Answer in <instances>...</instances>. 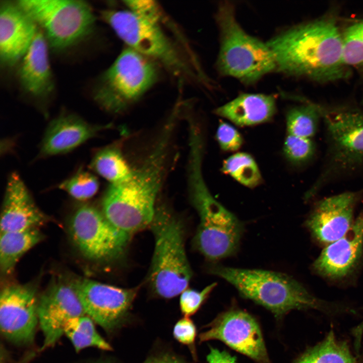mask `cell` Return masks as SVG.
I'll return each mask as SVG.
<instances>
[{
	"label": "cell",
	"instance_id": "obj_37",
	"mask_svg": "<svg viewBox=\"0 0 363 363\" xmlns=\"http://www.w3.org/2000/svg\"><path fill=\"white\" fill-rule=\"evenodd\" d=\"M146 363H184L176 357L164 354L152 357L148 359Z\"/></svg>",
	"mask_w": 363,
	"mask_h": 363
},
{
	"label": "cell",
	"instance_id": "obj_29",
	"mask_svg": "<svg viewBox=\"0 0 363 363\" xmlns=\"http://www.w3.org/2000/svg\"><path fill=\"white\" fill-rule=\"evenodd\" d=\"M342 36L344 63L363 79V20L348 26Z\"/></svg>",
	"mask_w": 363,
	"mask_h": 363
},
{
	"label": "cell",
	"instance_id": "obj_18",
	"mask_svg": "<svg viewBox=\"0 0 363 363\" xmlns=\"http://www.w3.org/2000/svg\"><path fill=\"white\" fill-rule=\"evenodd\" d=\"M363 248V213L342 237L327 245L315 261L314 270L330 279L346 276L354 268Z\"/></svg>",
	"mask_w": 363,
	"mask_h": 363
},
{
	"label": "cell",
	"instance_id": "obj_35",
	"mask_svg": "<svg viewBox=\"0 0 363 363\" xmlns=\"http://www.w3.org/2000/svg\"><path fill=\"white\" fill-rule=\"evenodd\" d=\"M207 363H236L235 358L225 351L211 348L207 356Z\"/></svg>",
	"mask_w": 363,
	"mask_h": 363
},
{
	"label": "cell",
	"instance_id": "obj_5",
	"mask_svg": "<svg viewBox=\"0 0 363 363\" xmlns=\"http://www.w3.org/2000/svg\"><path fill=\"white\" fill-rule=\"evenodd\" d=\"M216 16L220 32L216 65L221 75L248 85L277 70L274 57L267 42L244 30L236 20L232 4L222 3Z\"/></svg>",
	"mask_w": 363,
	"mask_h": 363
},
{
	"label": "cell",
	"instance_id": "obj_4",
	"mask_svg": "<svg viewBox=\"0 0 363 363\" xmlns=\"http://www.w3.org/2000/svg\"><path fill=\"white\" fill-rule=\"evenodd\" d=\"M326 150L319 174L305 195L317 196L330 184L363 171V109L322 106Z\"/></svg>",
	"mask_w": 363,
	"mask_h": 363
},
{
	"label": "cell",
	"instance_id": "obj_19",
	"mask_svg": "<svg viewBox=\"0 0 363 363\" xmlns=\"http://www.w3.org/2000/svg\"><path fill=\"white\" fill-rule=\"evenodd\" d=\"M46 220L33 201L20 175L9 177L1 219V233L37 227Z\"/></svg>",
	"mask_w": 363,
	"mask_h": 363
},
{
	"label": "cell",
	"instance_id": "obj_39",
	"mask_svg": "<svg viewBox=\"0 0 363 363\" xmlns=\"http://www.w3.org/2000/svg\"><path fill=\"white\" fill-rule=\"evenodd\" d=\"M360 363H363V356H362V358H361V360Z\"/></svg>",
	"mask_w": 363,
	"mask_h": 363
},
{
	"label": "cell",
	"instance_id": "obj_10",
	"mask_svg": "<svg viewBox=\"0 0 363 363\" xmlns=\"http://www.w3.org/2000/svg\"><path fill=\"white\" fill-rule=\"evenodd\" d=\"M192 203L200 217L195 238L198 250L212 260L234 254L243 232L242 223L212 194L197 199Z\"/></svg>",
	"mask_w": 363,
	"mask_h": 363
},
{
	"label": "cell",
	"instance_id": "obj_25",
	"mask_svg": "<svg viewBox=\"0 0 363 363\" xmlns=\"http://www.w3.org/2000/svg\"><path fill=\"white\" fill-rule=\"evenodd\" d=\"M294 363H356L348 343L338 339L333 330L317 344L308 349Z\"/></svg>",
	"mask_w": 363,
	"mask_h": 363
},
{
	"label": "cell",
	"instance_id": "obj_31",
	"mask_svg": "<svg viewBox=\"0 0 363 363\" xmlns=\"http://www.w3.org/2000/svg\"><path fill=\"white\" fill-rule=\"evenodd\" d=\"M59 188L68 193L73 198L84 201L90 199L97 193L99 183L92 174L79 171L59 185Z\"/></svg>",
	"mask_w": 363,
	"mask_h": 363
},
{
	"label": "cell",
	"instance_id": "obj_21",
	"mask_svg": "<svg viewBox=\"0 0 363 363\" xmlns=\"http://www.w3.org/2000/svg\"><path fill=\"white\" fill-rule=\"evenodd\" d=\"M48 47L46 38L38 27L32 42L21 59L18 72L22 87L34 97L47 96L53 89Z\"/></svg>",
	"mask_w": 363,
	"mask_h": 363
},
{
	"label": "cell",
	"instance_id": "obj_14",
	"mask_svg": "<svg viewBox=\"0 0 363 363\" xmlns=\"http://www.w3.org/2000/svg\"><path fill=\"white\" fill-rule=\"evenodd\" d=\"M200 334V342L219 340L258 363H271L260 327L250 314L231 310L219 316Z\"/></svg>",
	"mask_w": 363,
	"mask_h": 363
},
{
	"label": "cell",
	"instance_id": "obj_30",
	"mask_svg": "<svg viewBox=\"0 0 363 363\" xmlns=\"http://www.w3.org/2000/svg\"><path fill=\"white\" fill-rule=\"evenodd\" d=\"M283 152L291 163L302 166L309 163L314 159L317 146L313 139L287 134L284 142Z\"/></svg>",
	"mask_w": 363,
	"mask_h": 363
},
{
	"label": "cell",
	"instance_id": "obj_36",
	"mask_svg": "<svg viewBox=\"0 0 363 363\" xmlns=\"http://www.w3.org/2000/svg\"><path fill=\"white\" fill-rule=\"evenodd\" d=\"M352 335L354 340V346L355 352L358 353L361 348L363 337V319L352 330Z\"/></svg>",
	"mask_w": 363,
	"mask_h": 363
},
{
	"label": "cell",
	"instance_id": "obj_9",
	"mask_svg": "<svg viewBox=\"0 0 363 363\" xmlns=\"http://www.w3.org/2000/svg\"><path fill=\"white\" fill-rule=\"evenodd\" d=\"M19 4L43 33L48 46L60 50L76 44L93 30L95 17L84 1L21 0Z\"/></svg>",
	"mask_w": 363,
	"mask_h": 363
},
{
	"label": "cell",
	"instance_id": "obj_28",
	"mask_svg": "<svg viewBox=\"0 0 363 363\" xmlns=\"http://www.w3.org/2000/svg\"><path fill=\"white\" fill-rule=\"evenodd\" d=\"M222 171L243 186L253 188L262 182L258 165L250 154L239 152L227 159L222 163Z\"/></svg>",
	"mask_w": 363,
	"mask_h": 363
},
{
	"label": "cell",
	"instance_id": "obj_27",
	"mask_svg": "<svg viewBox=\"0 0 363 363\" xmlns=\"http://www.w3.org/2000/svg\"><path fill=\"white\" fill-rule=\"evenodd\" d=\"M94 323L90 317L84 315L70 320L66 325L64 334L77 352L91 347L103 350H112L110 344L96 331Z\"/></svg>",
	"mask_w": 363,
	"mask_h": 363
},
{
	"label": "cell",
	"instance_id": "obj_11",
	"mask_svg": "<svg viewBox=\"0 0 363 363\" xmlns=\"http://www.w3.org/2000/svg\"><path fill=\"white\" fill-rule=\"evenodd\" d=\"M70 231L81 252L96 261H108L120 256L130 238L115 227L102 212L89 205H82L75 212Z\"/></svg>",
	"mask_w": 363,
	"mask_h": 363
},
{
	"label": "cell",
	"instance_id": "obj_23",
	"mask_svg": "<svg viewBox=\"0 0 363 363\" xmlns=\"http://www.w3.org/2000/svg\"><path fill=\"white\" fill-rule=\"evenodd\" d=\"M43 238V234L37 227L1 233V272L4 274L11 273L20 258Z\"/></svg>",
	"mask_w": 363,
	"mask_h": 363
},
{
	"label": "cell",
	"instance_id": "obj_12",
	"mask_svg": "<svg viewBox=\"0 0 363 363\" xmlns=\"http://www.w3.org/2000/svg\"><path fill=\"white\" fill-rule=\"evenodd\" d=\"M73 285L85 314L108 332L123 323L137 293V288H123L87 279Z\"/></svg>",
	"mask_w": 363,
	"mask_h": 363
},
{
	"label": "cell",
	"instance_id": "obj_26",
	"mask_svg": "<svg viewBox=\"0 0 363 363\" xmlns=\"http://www.w3.org/2000/svg\"><path fill=\"white\" fill-rule=\"evenodd\" d=\"M322 120V106L319 105L307 102L292 107L286 115L287 134L313 139Z\"/></svg>",
	"mask_w": 363,
	"mask_h": 363
},
{
	"label": "cell",
	"instance_id": "obj_22",
	"mask_svg": "<svg viewBox=\"0 0 363 363\" xmlns=\"http://www.w3.org/2000/svg\"><path fill=\"white\" fill-rule=\"evenodd\" d=\"M276 110L274 95L261 93H241L214 110L239 126L257 125L270 120Z\"/></svg>",
	"mask_w": 363,
	"mask_h": 363
},
{
	"label": "cell",
	"instance_id": "obj_34",
	"mask_svg": "<svg viewBox=\"0 0 363 363\" xmlns=\"http://www.w3.org/2000/svg\"><path fill=\"white\" fill-rule=\"evenodd\" d=\"M173 335L178 342L188 346L192 354L196 356V328L189 317L184 316L176 322L173 328Z\"/></svg>",
	"mask_w": 363,
	"mask_h": 363
},
{
	"label": "cell",
	"instance_id": "obj_1",
	"mask_svg": "<svg viewBox=\"0 0 363 363\" xmlns=\"http://www.w3.org/2000/svg\"><path fill=\"white\" fill-rule=\"evenodd\" d=\"M179 112L164 123L147 153L132 166L126 180L110 184L102 200V212L117 229L130 235L153 219L157 196L174 161L173 134Z\"/></svg>",
	"mask_w": 363,
	"mask_h": 363
},
{
	"label": "cell",
	"instance_id": "obj_17",
	"mask_svg": "<svg viewBox=\"0 0 363 363\" xmlns=\"http://www.w3.org/2000/svg\"><path fill=\"white\" fill-rule=\"evenodd\" d=\"M38 26L17 1L0 4V60L4 66L14 65L30 47Z\"/></svg>",
	"mask_w": 363,
	"mask_h": 363
},
{
	"label": "cell",
	"instance_id": "obj_13",
	"mask_svg": "<svg viewBox=\"0 0 363 363\" xmlns=\"http://www.w3.org/2000/svg\"><path fill=\"white\" fill-rule=\"evenodd\" d=\"M38 300L36 290L24 285L3 289L0 296V328L10 342L19 346L31 344L38 324Z\"/></svg>",
	"mask_w": 363,
	"mask_h": 363
},
{
	"label": "cell",
	"instance_id": "obj_6",
	"mask_svg": "<svg viewBox=\"0 0 363 363\" xmlns=\"http://www.w3.org/2000/svg\"><path fill=\"white\" fill-rule=\"evenodd\" d=\"M150 226L155 245L150 282L158 295L170 298L187 289L192 275L185 251L183 226L165 206L156 207Z\"/></svg>",
	"mask_w": 363,
	"mask_h": 363
},
{
	"label": "cell",
	"instance_id": "obj_33",
	"mask_svg": "<svg viewBox=\"0 0 363 363\" xmlns=\"http://www.w3.org/2000/svg\"><path fill=\"white\" fill-rule=\"evenodd\" d=\"M216 136L220 147L225 151H235L240 148L243 143L241 135L238 131L224 122L219 123Z\"/></svg>",
	"mask_w": 363,
	"mask_h": 363
},
{
	"label": "cell",
	"instance_id": "obj_20",
	"mask_svg": "<svg viewBox=\"0 0 363 363\" xmlns=\"http://www.w3.org/2000/svg\"><path fill=\"white\" fill-rule=\"evenodd\" d=\"M111 126L92 125L75 114H62L48 125L41 144L40 154L49 156L67 153Z\"/></svg>",
	"mask_w": 363,
	"mask_h": 363
},
{
	"label": "cell",
	"instance_id": "obj_2",
	"mask_svg": "<svg viewBox=\"0 0 363 363\" xmlns=\"http://www.w3.org/2000/svg\"><path fill=\"white\" fill-rule=\"evenodd\" d=\"M277 71L321 83L341 81L351 70L343 57L342 32L335 19L322 17L298 24L267 42Z\"/></svg>",
	"mask_w": 363,
	"mask_h": 363
},
{
	"label": "cell",
	"instance_id": "obj_8",
	"mask_svg": "<svg viewBox=\"0 0 363 363\" xmlns=\"http://www.w3.org/2000/svg\"><path fill=\"white\" fill-rule=\"evenodd\" d=\"M157 77L154 62L128 47L101 75L94 100L109 112L121 113L138 101Z\"/></svg>",
	"mask_w": 363,
	"mask_h": 363
},
{
	"label": "cell",
	"instance_id": "obj_15",
	"mask_svg": "<svg viewBox=\"0 0 363 363\" xmlns=\"http://www.w3.org/2000/svg\"><path fill=\"white\" fill-rule=\"evenodd\" d=\"M362 195V191H346L317 201L307 220L313 237L327 246L344 236L354 223Z\"/></svg>",
	"mask_w": 363,
	"mask_h": 363
},
{
	"label": "cell",
	"instance_id": "obj_38",
	"mask_svg": "<svg viewBox=\"0 0 363 363\" xmlns=\"http://www.w3.org/2000/svg\"><path fill=\"white\" fill-rule=\"evenodd\" d=\"M34 355V353L32 352H30L26 354L25 356H24L22 358L19 359L18 361L14 362H11V363H29L30 360L33 357ZM1 363H8L4 359L3 361L1 360ZM11 363V362H9Z\"/></svg>",
	"mask_w": 363,
	"mask_h": 363
},
{
	"label": "cell",
	"instance_id": "obj_32",
	"mask_svg": "<svg viewBox=\"0 0 363 363\" xmlns=\"http://www.w3.org/2000/svg\"><path fill=\"white\" fill-rule=\"evenodd\" d=\"M215 286L216 283H212L201 291L191 289H185L181 293L179 299L180 311L184 316L189 317L194 314Z\"/></svg>",
	"mask_w": 363,
	"mask_h": 363
},
{
	"label": "cell",
	"instance_id": "obj_16",
	"mask_svg": "<svg viewBox=\"0 0 363 363\" xmlns=\"http://www.w3.org/2000/svg\"><path fill=\"white\" fill-rule=\"evenodd\" d=\"M84 315L73 285L59 282L51 286L38 300V324L44 336L41 350L55 344L70 320Z\"/></svg>",
	"mask_w": 363,
	"mask_h": 363
},
{
	"label": "cell",
	"instance_id": "obj_3",
	"mask_svg": "<svg viewBox=\"0 0 363 363\" xmlns=\"http://www.w3.org/2000/svg\"><path fill=\"white\" fill-rule=\"evenodd\" d=\"M211 272L232 284L245 298L281 316L293 310H315L329 315L349 312L317 297L289 276L272 271L216 265Z\"/></svg>",
	"mask_w": 363,
	"mask_h": 363
},
{
	"label": "cell",
	"instance_id": "obj_7",
	"mask_svg": "<svg viewBox=\"0 0 363 363\" xmlns=\"http://www.w3.org/2000/svg\"><path fill=\"white\" fill-rule=\"evenodd\" d=\"M101 17L128 47L163 66L176 77L195 78V73L160 24L128 10H106Z\"/></svg>",
	"mask_w": 363,
	"mask_h": 363
},
{
	"label": "cell",
	"instance_id": "obj_24",
	"mask_svg": "<svg viewBox=\"0 0 363 363\" xmlns=\"http://www.w3.org/2000/svg\"><path fill=\"white\" fill-rule=\"evenodd\" d=\"M90 166L110 184L126 180L132 173V165L124 155L118 142L98 150L93 156Z\"/></svg>",
	"mask_w": 363,
	"mask_h": 363
}]
</instances>
